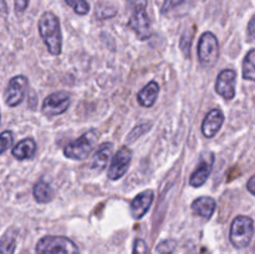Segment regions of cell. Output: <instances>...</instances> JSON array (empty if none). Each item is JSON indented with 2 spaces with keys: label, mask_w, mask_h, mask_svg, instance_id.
I'll list each match as a JSON object with an SVG mask.
<instances>
[{
  "label": "cell",
  "mask_w": 255,
  "mask_h": 254,
  "mask_svg": "<svg viewBox=\"0 0 255 254\" xmlns=\"http://www.w3.org/2000/svg\"><path fill=\"white\" fill-rule=\"evenodd\" d=\"M39 32L50 54L55 56L61 54V29L59 19L54 12L46 11L41 15L39 20Z\"/></svg>",
  "instance_id": "obj_1"
},
{
  "label": "cell",
  "mask_w": 255,
  "mask_h": 254,
  "mask_svg": "<svg viewBox=\"0 0 255 254\" xmlns=\"http://www.w3.org/2000/svg\"><path fill=\"white\" fill-rule=\"evenodd\" d=\"M35 249L37 254H80L79 248L71 239L56 236L41 238Z\"/></svg>",
  "instance_id": "obj_2"
},
{
  "label": "cell",
  "mask_w": 255,
  "mask_h": 254,
  "mask_svg": "<svg viewBox=\"0 0 255 254\" xmlns=\"http://www.w3.org/2000/svg\"><path fill=\"white\" fill-rule=\"evenodd\" d=\"M254 234V222L251 217L238 216L231 227V242L236 248L243 249L249 246Z\"/></svg>",
  "instance_id": "obj_3"
},
{
  "label": "cell",
  "mask_w": 255,
  "mask_h": 254,
  "mask_svg": "<svg viewBox=\"0 0 255 254\" xmlns=\"http://www.w3.org/2000/svg\"><path fill=\"white\" fill-rule=\"evenodd\" d=\"M146 0H139L132 9V15L128 20V27H131L139 40H147L152 35L151 20L146 10Z\"/></svg>",
  "instance_id": "obj_4"
},
{
  "label": "cell",
  "mask_w": 255,
  "mask_h": 254,
  "mask_svg": "<svg viewBox=\"0 0 255 254\" xmlns=\"http://www.w3.org/2000/svg\"><path fill=\"white\" fill-rule=\"evenodd\" d=\"M99 133L96 129H91V131L86 132L82 134L80 138L75 139V141L70 142L66 144L64 148L65 156L69 157L71 159H84L91 153L92 148L96 144L97 138H99Z\"/></svg>",
  "instance_id": "obj_5"
},
{
  "label": "cell",
  "mask_w": 255,
  "mask_h": 254,
  "mask_svg": "<svg viewBox=\"0 0 255 254\" xmlns=\"http://www.w3.org/2000/svg\"><path fill=\"white\" fill-rule=\"evenodd\" d=\"M198 57L204 67H213L219 57V44L214 34L207 31L199 39Z\"/></svg>",
  "instance_id": "obj_6"
},
{
  "label": "cell",
  "mask_w": 255,
  "mask_h": 254,
  "mask_svg": "<svg viewBox=\"0 0 255 254\" xmlns=\"http://www.w3.org/2000/svg\"><path fill=\"white\" fill-rule=\"evenodd\" d=\"M27 85H29V81H27V79L24 75L12 77L9 81V84H7L4 92L5 104L10 107H15L21 104V101L25 97V94H26Z\"/></svg>",
  "instance_id": "obj_7"
},
{
  "label": "cell",
  "mask_w": 255,
  "mask_h": 254,
  "mask_svg": "<svg viewBox=\"0 0 255 254\" xmlns=\"http://www.w3.org/2000/svg\"><path fill=\"white\" fill-rule=\"evenodd\" d=\"M70 95L66 91H57L49 95L42 104V114L45 116H57L64 114L70 106Z\"/></svg>",
  "instance_id": "obj_8"
},
{
  "label": "cell",
  "mask_w": 255,
  "mask_h": 254,
  "mask_svg": "<svg viewBox=\"0 0 255 254\" xmlns=\"http://www.w3.org/2000/svg\"><path fill=\"white\" fill-rule=\"evenodd\" d=\"M132 159V152L131 149L127 146L121 147L119 151L116 152V154L114 156L111 161V166H110L109 171H107V176L112 181H116L120 179L121 177H124V174L126 173L127 169H128L129 163H131Z\"/></svg>",
  "instance_id": "obj_9"
},
{
  "label": "cell",
  "mask_w": 255,
  "mask_h": 254,
  "mask_svg": "<svg viewBox=\"0 0 255 254\" xmlns=\"http://www.w3.org/2000/svg\"><path fill=\"white\" fill-rule=\"evenodd\" d=\"M237 74L234 70L227 69L221 71L217 77L216 91L226 100H232L236 96Z\"/></svg>",
  "instance_id": "obj_10"
},
{
  "label": "cell",
  "mask_w": 255,
  "mask_h": 254,
  "mask_svg": "<svg viewBox=\"0 0 255 254\" xmlns=\"http://www.w3.org/2000/svg\"><path fill=\"white\" fill-rule=\"evenodd\" d=\"M213 163L214 154L212 152H207V153L202 154L201 161H199L196 171L192 173L191 179H189V184L193 187H201L202 184L206 183L209 174H211L212 168H213Z\"/></svg>",
  "instance_id": "obj_11"
},
{
  "label": "cell",
  "mask_w": 255,
  "mask_h": 254,
  "mask_svg": "<svg viewBox=\"0 0 255 254\" xmlns=\"http://www.w3.org/2000/svg\"><path fill=\"white\" fill-rule=\"evenodd\" d=\"M153 198L154 193L151 189H147V191H143L139 194H137L133 201L131 202V208H129L131 216L134 219H141L147 213L149 207H151Z\"/></svg>",
  "instance_id": "obj_12"
},
{
  "label": "cell",
  "mask_w": 255,
  "mask_h": 254,
  "mask_svg": "<svg viewBox=\"0 0 255 254\" xmlns=\"http://www.w3.org/2000/svg\"><path fill=\"white\" fill-rule=\"evenodd\" d=\"M224 122V115L221 110L213 109L209 111L204 119L203 125H202V132L207 138H212L217 134V132L221 129L222 125Z\"/></svg>",
  "instance_id": "obj_13"
},
{
  "label": "cell",
  "mask_w": 255,
  "mask_h": 254,
  "mask_svg": "<svg viewBox=\"0 0 255 254\" xmlns=\"http://www.w3.org/2000/svg\"><path fill=\"white\" fill-rule=\"evenodd\" d=\"M217 203L212 197H199L192 203V211L194 214L204 219H209L216 211Z\"/></svg>",
  "instance_id": "obj_14"
},
{
  "label": "cell",
  "mask_w": 255,
  "mask_h": 254,
  "mask_svg": "<svg viewBox=\"0 0 255 254\" xmlns=\"http://www.w3.org/2000/svg\"><path fill=\"white\" fill-rule=\"evenodd\" d=\"M159 86L156 81H151L138 92L137 95V101L139 105L144 107H152L156 102L157 96H158Z\"/></svg>",
  "instance_id": "obj_15"
},
{
  "label": "cell",
  "mask_w": 255,
  "mask_h": 254,
  "mask_svg": "<svg viewBox=\"0 0 255 254\" xmlns=\"http://www.w3.org/2000/svg\"><path fill=\"white\" fill-rule=\"evenodd\" d=\"M11 152L12 156L16 159H19V161L32 158L35 153H36V143H35L32 138H24L19 143L15 144Z\"/></svg>",
  "instance_id": "obj_16"
},
{
  "label": "cell",
  "mask_w": 255,
  "mask_h": 254,
  "mask_svg": "<svg viewBox=\"0 0 255 254\" xmlns=\"http://www.w3.org/2000/svg\"><path fill=\"white\" fill-rule=\"evenodd\" d=\"M112 149H114V144L110 143V142H105V143L100 144L99 149L96 151L91 161V168L99 169V171L104 169L106 167L107 162L111 158Z\"/></svg>",
  "instance_id": "obj_17"
},
{
  "label": "cell",
  "mask_w": 255,
  "mask_h": 254,
  "mask_svg": "<svg viewBox=\"0 0 255 254\" xmlns=\"http://www.w3.org/2000/svg\"><path fill=\"white\" fill-rule=\"evenodd\" d=\"M17 231L9 228L0 238V254H14L16 248Z\"/></svg>",
  "instance_id": "obj_18"
},
{
  "label": "cell",
  "mask_w": 255,
  "mask_h": 254,
  "mask_svg": "<svg viewBox=\"0 0 255 254\" xmlns=\"http://www.w3.org/2000/svg\"><path fill=\"white\" fill-rule=\"evenodd\" d=\"M34 197L39 203H47L54 197V191L45 181H39L34 186Z\"/></svg>",
  "instance_id": "obj_19"
},
{
  "label": "cell",
  "mask_w": 255,
  "mask_h": 254,
  "mask_svg": "<svg viewBox=\"0 0 255 254\" xmlns=\"http://www.w3.org/2000/svg\"><path fill=\"white\" fill-rule=\"evenodd\" d=\"M243 77L255 82V49L246 55L243 61Z\"/></svg>",
  "instance_id": "obj_20"
},
{
  "label": "cell",
  "mask_w": 255,
  "mask_h": 254,
  "mask_svg": "<svg viewBox=\"0 0 255 254\" xmlns=\"http://www.w3.org/2000/svg\"><path fill=\"white\" fill-rule=\"evenodd\" d=\"M69 6L74 9V11L79 15H85L89 12L90 4L86 0H65Z\"/></svg>",
  "instance_id": "obj_21"
},
{
  "label": "cell",
  "mask_w": 255,
  "mask_h": 254,
  "mask_svg": "<svg viewBox=\"0 0 255 254\" xmlns=\"http://www.w3.org/2000/svg\"><path fill=\"white\" fill-rule=\"evenodd\" d=\"M149 128H151V122H143V124L138 125V126L134 127V128L131 131V133L128 134V137H127V141L128 142L134 141V139L138 138V137H141L143 133H146Z\"/></svg>",
  "instance_id": "obj_22"
},
{
  "label": "cell",
  "mask_w": 255,
  "mask_h": 254,
  "mask_svg": "<svg viewBox=\"0 0 255 254\" xmlns=\"http://www.w3.org/2000/svg\"><path fill=\"white\" fill-rule=\"evenodd\" d=\"M177 243L173 239H167V241L161 242V243L157 246V252L159 254H172L176 249Z\"/></svg>",
  "instance_id": "obj_23"
},
{
  "label": "cell",
  "mask_w": 255,
  "mask_h": 254,
  "mask_svg": "<svg viewBox=\"0 0 255 254\" xmlns=\"http://www.w3.org/2000/svg\"><path fill=\"white\" fill-rule=\"evenodd\" d=\"M12 144V133L10 131H4L0 133V154L4 153Z\"/></svg>",
  "instance_id": "obj_24"
},
{
  "label": "cell",
  "mask_w": 255,
  "mask_h": 254,
  "mask_svg": "<svg viewBox=\"0 0 255 254\" xmlns=\"http://www.w3.org/2000/svg\"><path fill=\"white\" fill-rule=\"evenodd\" d=\"M184 1H186V0H164L163 5H162V12H163V14H167V12H169L171 10L176 9L177 6L183 4Z\"/></svg>",
  "instance_id": "obj_25"
},
{
  "label": "cell",
  "mask_w": 255,
  "mask_h": 254,
  "mask_svg": "<svg viewBox=\"0 0 255 254\" xmlns=\"http://www.w3.org/2000/svg\"><path fill=\"white\" fill-rule=\"evenodd\" d=\"M132 254H148V247L143 239H136L133 244V253Z\"/></svg>",
  "instance_id": "obj_26"
},
{
  "label": "cell",
  "mask_w": 255,
  "mask_h": 254,
  "mask_svg": "<svg viewBox=\"0 0 255 254\" xmlns=\"http://www.w3.org/2000/svg\"><path fill=\"white\" fill-rule=\"evenodd\" d=\"M15 2V11L24 12L29 5V0H14Z\"/></svg>",
  "instance_id": "obj_27"
},
{
  "label": "cell",
  "mask_w": 255,
  "mask_h": 254,
  "mask_svg": "<svg viewBox=\"0 0 255 254\" xmlns=\"http://www.w3.org/2000/svg\"><path fill=\"white\" fill-rule=\"evenodd\" d=\"M248 34H249V37H251L252 41L255 42V16L251 20V22H249Z\"/></svg>",
  "instance_id": "obj_28"
},
{
  "label": "cell",
  "mask_w": 255,
  "mask_h": 254,
  "mask_svg": "<svg viewBox=\"0 0 255 254\" xmlns=\"http://www.w3.org/2000/svg\"><path fill=\"white\" fill-rule=\"evenodd\" d=\"M247 188H248V191L251 192L252 194H254V196H255V174L248 181V184H247Z\"/></svg>",
  "instance_id": "obj_29"
},
{
  "label": "cell",
  "mask_w": 255,
  "mask_h": 254,
  "mask_svg": "<svg viewBox=\"0 0 255 254\" xmlns=\"http://www.w3.org/2000/svg\"><path fill=\"white\" fill-rule=\"evenodd\" d=\"M199 254H211V252H209L207 248H202L201 252H199Z\"/></svg>",
  "instance_id": "obj_30"
},
{
  "label": "cell",
  "mask_w": 255,
  "mask_h": 254,
  "mask_svg": "<svg viewBox=\"0 0 255 254\" xmlns=\"http://www.w3.org/2000/svg\"><path fill=\"white\" fill-rule=\"evenodd\" d=\"M254 254H255V247H254Z\"/></svg>",
  "instance_id": "obj_31"
}]
</instances>
